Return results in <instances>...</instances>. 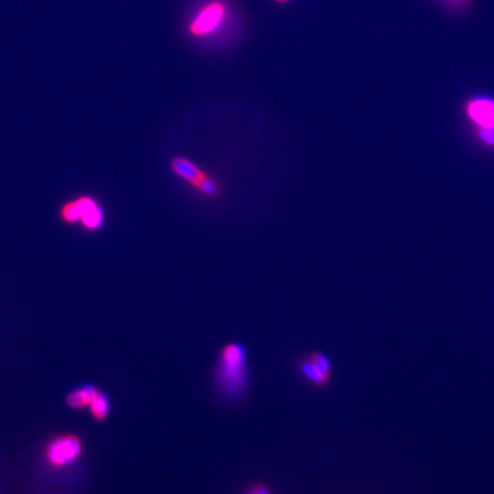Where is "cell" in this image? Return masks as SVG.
Here are the masks:
<instances>
[{"label": "cell", "instance_id": "52a82bcc", "mask_svg": "<svg viewBox=\"0 0 494 494\" xmlns=\"http://www.w3.org/2000/svg\"><path fill=\"white\" fill-rule=\"evenodd\" d=\"M101 388L91 382H84L71 389L64 397V404L71 411L87 410Z\"/></svg>", "mask_w": 494, "mask_h": 494}, {"label": "cell", "instance_id": "6da1fadb", "mask_svg": "<svg viewBox=\"0 0 494 494\" xmlns=\"http://www.w3.org/2000/svg\"><path fill=\"white\" fill-rule=\"evenodd\" d=\"M236 18L229 0H198L186 14L184 31L195 43L220 44L235 29Z\"/></svg>", "mask_w": 494, "mask_h": 494}, {"label": "cell", "instance_id": "9c48e42d", "mask_svg": "<svg viewBox=\"0 0 494 494\" xmlns=\"http://www.w3.org/2000/svg\"><path fill=\"white\" fill-rule=\"evenodd\" d=\"M298 367L303 378L307 379L315 387H325L329 384L331 376L319 371L314 364L311 363L308 357H302L298 363Z\"/></svg>", "mask_w": 494, "mask_h": 494}, {"label": "cell", "instance_id": "7c38bea8", "mask_svg": "<svg viewBox=\"0 0 494 494\" xmlns=\"http://www.w3.org/2000/svg\"><path fill=\"white\" fill-rule=\"evenodd\" d=\"M254 488H255L256 494H270L269 488L262 483H258L254 485Z\"/></svg>", "mask_w": 494, "mask_h": 494}, {"label": "cell", "instance_id": "277c9868", "mask_svg": "<svg viewBox=\"0 0 494 494\" xmlns=\"http://www.w3.org/2000/svg\"><path fill=\"white\" fill-rule=\"evenodd\" d=\"M168 168L177 180L184 183L201 198L213 201L222 198L224 194L222 183L194 159L186 156H174L168 163Z\"/></svg>", "mask_w": 494, "mask_h": 494}, {"label": "cell", "instance_id": "ba28073f", "mask_svg": "<svg viewBox=\"0 0 494 494\" xmlns=\"http://www.w3.org/2000/svg\"><path fill=\"white\" fill-rule=\"evenodd\" d=\"M87 410H89V417L95 422L107 421L113 410V400L109 393L100 389Z\"/></svg>", "mask_w": 494, "mask_h": 494}, {"label": "cell", "instance_id": "7a4b0ae2", "mask_svg": "<svg viewBox=\"0 0 494 494\" xmlns=\"http://www.w3.org/2000/svg\"><path fill=\"white\" fill-rule=\"evenodd\" d=\"M214 375L217 391L227 398L236 400L246 391L248 367L246 350L241 343H228L221 349Z\"/></svg>", "mask_w": 494, "mask_h": 494}, {"label": "cell", "instance_id": "4fadbf2b", "mask_svg": "<svg viewBox=\"0 0 494 494\" xmlns=\"http://www.w3.org/2000/svg\"><path fill=\"white\" fill-rule=\"evenodd\" d=\"M445 1H448L450 5H453V6H464V5H466L469 0H445Z\"/></svg>", "mask_w": 494, "mask_h": 494}, {"label": "cell", "instance_id": "8fae6325", "mask_svg": "<svg viewBox=\"0 0 494 494\" xmlns=\"http://www.w3.org/2000/svg\"><path fill=\"white\" fill-rule=\"evenodd\" d=\"M477 134L479 139L490 146H494V131L488 128L477 127Z\"/></svg>", "mask_w": 494, "mask_h": 494}, {"label": "cell", "instance_id": "5b68a950", "mask_svg": "<svg viewBox=\"0 0 494 494\" xmlns=\"http://www.w3.org/2000/svg\"><path fill=\"white\" fill-rule=\"evenodd\" d=\"M60 217L67 224H80L89 232L103 228L106 213L94 197L84 195L68 201L60 208Z\"/></svg>", "mask_w": 494, "mask_h": 494}, {"label": "cell", "instance_id": "8992f818", "mask_svg": "<svg viewBox=\"0 0 494 494\" xmlns=\"http://www.w3.org/2000/svg\"><path fill=\"white\" fill-rule=\"evenodd\" d=\"M466 113L476 124V127L494 131V101L490 99H474L467 102Z\"/></svg>", "mask_w": 494, "mask_h": 494}, {"label": "cell", "instance_id": "3957f363", "mask_svg": "<svg viewBox=\"0 0 494 494\" xmlns=\"http://www.w3.org/2000/svg\"><path fill=\"white\" fill-rule=\"evenodd\" d=\"M85 455L82 437L73 433H60L46 441L40 450V464L49 473H72Z\"/></svg>", "mask_w": 494, "mask_h": 494}, {"label": "cell", "instance_id": "30bf717a", "mask_svg": "<svg viewBox=\"0 0 494 494\" xmlns=\"http://www.w3.org/2000/svg\"><path fill=\"white\" fill-rule=\"evenodd\" d=\"M308 358L311 360V363L314 364L324 374L329 375V376L332 375V366H331L329 357L325 356L322 353H312V354L309 355Z\"/></svg>", "mask_w": 494, "mask_h": 494}, {"label": "cell", "instance_id": "5bb4252c", "mask_svg": "<svg viewBox=\"0 0 494 494\" xmlns=\"http://www.w3.org/2000/svg\"><path fill=\"white\" fill-rule=\"evenodd\" d=\"M274 3L278 4V5H285V4H289L292 1V0H274Z\"/></svg>", "mask_w": 494, "mask_h": 494}]
</instances>
